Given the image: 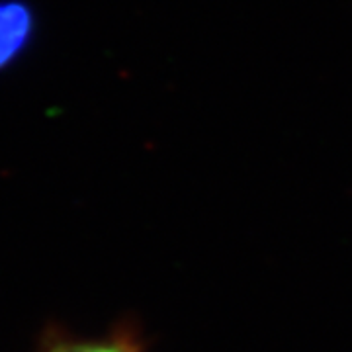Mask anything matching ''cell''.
I'll list each match as a JSON object with an SVG mask.
<instances>
[{
    "mask_svg": "<svg viewBox=\"0 0 352 352\" xmlns=\"http://www.w3.org/2000/svg\"><path fill=\"white\" fill-rule=\"evenodd\" d=\"M32 14L18 0H0V69L14 63L30 43Z\"/></svg>",
    "mask_w": 352,
    "mask_h": 352,
    "instance_id": "1",
    "label": "cell"
},
{
    "mask_svg": "<svg viewBox=\"0 0 352 352\" xmlns=\"http://www.w3.org/2000/svg\"><path fill=\"white\" fill-rule=\"evenodd\" d=\"M43 352H139L133 339L116 335L108 340H67L55 342Z\"/></svg>",
    "mask_w": 352,
    "mask_h": 352,
    "instance_id": "2",
    "label": "cell"
}]
</instances>
